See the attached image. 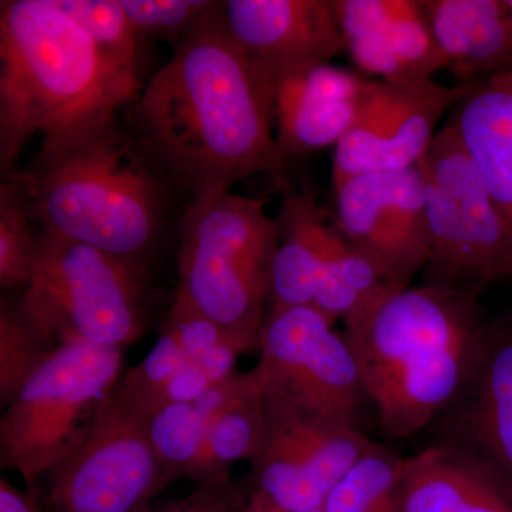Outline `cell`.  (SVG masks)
<instances>
[{
    "label": "cell",
    "mask_w": 512,
    "mask_h": 512,
    "mask_svg": "<svg viewBox=\"0 0 512 512\" xmlns=\"http://www.w3.org/2000/svg\"><path fill=\"white\" fill-rule=\"evenodd\" d=\"M55 348L32 325L18 305L3 303L0 309V404L12 402L23 383Z\"/></svg>",
    "instance_id": "cell-26"
},
{
    "label": "cell",
    "mask_w": 512,
    "mask_h": 512,
    "mask_svg": "<svg viewBox=\"0 0 512 512\" xmlns=\"http://www.w3.org/2000/svg\"><path fill=\"white\" fill-rule=\"evenodd\" d=\"M30 211L12 184L0 190V286L25 289L35 262L36 237L30 232Z\"/></svg>",
    "instance_id": "cell-27"
},
{
    "label": "cell",
    "mask_w": 512,
    "mask_h": 512,
    "mask_svg": "<svg viewBox=\"0 0 512 512\" xmlns=\"http://www.w3.org/2000/svg\"><path fill=\"white\" fill-rule=\"evenodd\" d=\"M424 6L458 84L512 67V0H424Z\"/></svg>",
    "instance_id": "cell-19"
},
{
    "label": "cell",
    "mask_w": 512,
    "mask_h": 512,
    "mask_svg": "<svg viewBox=\"0 0 512 512\" xmlns=\"http://www.w3.org/2000/svg\"><path fill=\"white\" fill-rule=\"evenodd\" d=\"M221 5L175 45L137 107L138 140L194 195L231 191L289 163L276 143L264 79L229 35Z\"/></svg>",
    "instance_id": "cell-1"
},
{
    "label": "cell",
    "mask_w": 512,
    "mask_h": 512,
    "mask_svg": "<svg viewBox=\"0 0 512 512\" xmlns=\"http://www.w3.org/2000/svg\"><path fill=\"white\" fill-rule=\"evenodd\" d=\"M345 52L376 80H427L447 69L424 0H332Z\"/></svg>",
    "instance_id": "cell-15"
},
{
    "label": "cell",
    "mask_w": 512,
    "mask_h": 512,
    "mask_svg": "<svg viewBox=\"0 0 512 512\" xmlns=\"http://www.w3.org/2000/svg\"><path fill=\"white\" fill-rule=\"evenodd\" d=\"M0 512H47L39 498L32 493H23L9 483L8 478H0Z\"/></svg>",
    "instance_id": "cell-30"
},
{
    "label": "cell",
    "mask_w": 512,
    "mask_h": 512,
    "mask_svg": "<svg viewBox=\"0 0 512 512\" xmlns=\"http://www.w3.org/2000/svg\"><path fill=\"white\" fill-rule=\"evenodd\" d=\"M400 507L402 512H512V493L477 458L433 444L406 458Z\"/></svg>",
    "instance_id": "cell-18"
},
{
    "label": "cell",
    "mask_w": 512,
    "mask_h": 512,
    "mask_svg": "<svg viewBox=\"0 0 512 512\" xmlns=\"http://www.w3.org/2000/svg\"><path fill=\"white\" fill-rule=\"evenodd\" d=\"M336 228L377 266L393 289L407 288L427 259L403 238L387 210L384 173L355 175L333 185Z\"/></svg>",
    "instance_id": "cell-21"
},
{
    "label": "cell",
    "mask_w": 512,
    "mask_h": 512,
    "mask_svg": "<svg viewBox=\"0 0 512 512\" xmlns=\"http://www.w3.org/2000/svg\"><path fill=\"white\" fill-rule=\"evenodd\" d=\"M406 458L375 444L330 491L322 512H402Z\"/></svg>",
    "instance_id": "cell-23"
},
{
    "label": "cell",
    "mask_w": 512,
    "mask_h": 512,
    "mask_svg": "<svg viewBox=\"0 0 512 512\" xmlns=\"http://www.w3.org/2000/svg\"><path fill=\"white\" fill-rule=\"evenodd\" d=\"M123 366L124 349L89 342L60 346L5 407L0 463L18 471L29 493L82 443Z\"/></svg>",
    "instance_id": "cell-7"
},
{
    "label": "cell",
    "mask_w": 512,
    "mask_h": 512,
    "mask_svg": "<svg viewBox=\"0 0 512 512\" xmlns=\"http://www.w3.org/2000/svg\"><path fill=\"white\" fill-rule=\"evenodd\" d=\"M86 32L111 62L138 76L140 33L128 18L121 0H52Z\"/></svg>",
    "instance_id": "cell-24"
},
{
    "label": "cell",
    "mask_w": 512,
    "mask_h": 512,
    "mask_svg": "<svg viewBox=\"0 0 512 512\" xmlns=\"http://www.w3.org/2000/svg\"><path fill=\"white\" fill-rule=\"evenodd\" d=\"M265 204L231 191L194 195L181 221L174 305L259 339L279 242Z\"/></svg>",
    "instance_id": "cell-5"
},
{
    "label": "cell",
    "mask_w": 512,
    "mask_h": 512,
    "mask_svg": "<svg viewBox=\"0 0 512 512\" xmlns=\"http://www.w3.org/2000/svg\"><path fill=\"white\" fill-rule=\"evenodd\" d=\"M433 424L436 444L477 458L512 493V315L487 323L466 387Z\"/></svg>",
    "instance_id": "cell-13"
},
{
    "label": "cell",
    "mask_w": 512,
    "mask_h": 512,
    "mask_svg": "<svg viewBox=\"0 0 512 512\" xmlns=\"http://www.w3.org/2000/svg\"><path fill=\"white\" fill-rule=\"evenodd\" d=\"M248 503L237 485L229 481L215 487H195L192 493L144 512H241Z\"/></svg>",
    "instance_id": "cell-29"
},
{
    "label": "cell",
    "mask_w": 512,
    "mask_h": 512,
    "mask_svg": "<svg viewBox=\"0 0 512 512\" xmlns=\"http://www.w3.org/2000/svg\"><path fill=\"white\" fill-rule=\"evenodd\" d=\"M16 305L52 348L89 342L124 349L146 329L143 262L43 231Z\"/></svg>",
    "instance_id": "cell-6"
},
{
    "label": "cell",
    "mask_w": 512,
    "mask_h": 512,
    "mask_svg": "<svg viewBox=\"0 0 512 512\" xmlns=\"http://www.w3.org/2000/svg\"><path fill=\"white\" fill-rule=\"evenodd\" d=\"M330 222L309 195H286L276 218L279 242L272 261V306L313 308Z\"/></svg>",
    "instance_id": "cell-22"
},
{
    "label": "cell",
    "mask_w": 512,
    "mask_h": 512,
    "mask_svg": "<svg viewBox=\"0 0 512 512\" xmlns=\"http://www.w3.org/2000/svg\"><path fill=\"white\" fill-rule=\"evenodd\" d=\"M448 123L512 224V67L468 84Z\"/></svg>",
    "instance_id": "cell-20"
},
{
    "label": "cell",
    "mask_w": 512,
    "mask_h": 512,
    "mask_svg": "<svg viewBox=\"0 0 512 512\" xmlns=\"http://www.w3.org/2000/svg\"><path fill=\"white\" fill-rule=\"evenodd\" d=\"M336 325L311 306H272L255 369L268 399L360 429L369 399L348 339Z\"/></svg>",
    "instance_id": "cell-10"
},
{
    "label": "cell",
    "mask_w": 512,
    "mask_h": 512,
    "mask_svg": "<svg viewBox=\"0 0 512 512\" xmlns=\"http://www.w3.org/2000/svg\"><path fill=\"white\" fill-rule=\"evenodd\" d=\"M468 84L434 79H370L355 126L335 147L333 185L367 173L419 165L439 133L440 121L467 93Z\"/></svg>",
    "instance_id": "cell-12"
},
{
    "label": "cell",
    "mask_w": 512,
    "mask_h": 512,
    "mask_svg": "<svg viewBox=\"0 0 512 512\" xmlns=\"http://www.w3.org/2000/svg\"><path fill=\"white\" fill-rule=\"evenodd\" d=\"M485 328L476 293L429 284L387 293L345 326L387 437L419 433L456 402L477 365Z\"/></svg>",
    "instance_id": "cell-2"
},
{
    "label": "cell",
    "mask_w": 512,
    "mask_h": 512,
    "mask_svg": "<svg viewBox=\"0 0 512 512\" xmlns=\"http://www.w3.org/2000/svg\"><path fill=\"white\" fill-rule=\"evenodd\" d=\"M419 167L430 244L424 284L478 295L512 278V224L448 121Z\"/></svg>",
    "instance_id": "cell-8"
},
{
    "label": "cell",
    "mask_w": 512,
    "mask_h": 512,
    "mask_svg": "<svg viewBox=\"0 0 512 512\" xmlns=\"http://www.w3.org/2000/svg\"><path fill=\"white\" fill-rule=\"evenodd\" d=\"M204 407L192 402L168 404L148 419L151 443L175 480L190 478L200 453Z\"/></svg>",
    "instance_id": "cell-25"
},
{
    "label": "cell",
    "mask_w": 512,
    "mask_h": 512,
    "mask_svg": "<svg viewBox=\"0 0 512 512\" xmlns=\"http://www.w3.org/2000/svg\"><path fill=\"white\" fill-rule=\"evenodd\" d=\"M221 9L229 35L264 80L345 52L332 0H228Z\"/></svg>",
    "instance_id": "cell-14"
},
{
    "label": "cell",
    "mask_w": 512,
    "mask_h": 512,
    "mask_svg": "<svg viewBox=\"0 0 512 512\" xmlns=\"http://www.w3.org/2000/svg\"><path fill=\"white\" fill-rule=\"evenodd\" d=\"M200 400L204 424L190 480L195 487H215L232 481V466L242 460L251 463L261 447L266 423L264 386L254 367L212 387Z\"/></svg>",
    "instance_id": "cell-17"
},
{
    "label": "cell",
    "mask_w": 512,
    "mask_h": 512,
    "mask_svg": "<svg viewBox=\"0 0 512 512\" xmlns=\"http://www.w3.org/2000/svg\"><path fill=\"white\" fill-rule=\"evenodd\" d=\"M138 76L120 69L52 0L0 3V165L42 143L117 116Z\"/></svg>",
    "instance_id": "cell-4"
},
{
    "label": "cell",
    "mask_w": 512,
    "mask_h": 512,
    "mask_svg": "<svg viewBox=\"0 0 512 512\" xmlns=\"http://www.w3.org/2000/svg\"><path fill=\"white\" fill-rule=\"evenodd\" d=\"M40 483L47 512H144L174 478L151 443L148 417L117 383L82 443Z\"/></svg>",
    "instance_id": "cell-9"
},
{
    "label": "cell",
    "mask_w": 512,
    "mask_h": 512,
    "mask_svg": "<svg viewBox=\"0 0 512 512\" xmlns=\"http://www.w3.org/2000/svg\"><path fill=\"white\" fill-rule=\"evenodd\" d=\"M264 82L276 143L289 161L338 146L359 119L370 79L333 63H319Z\"/></svg>",
    "instance_id": "cell-16"
},
{
    "label": "cell",
    "mask_w": 512,
    "mask_h": 512,
    "mask_svg": "<svg viewBox=\"0 0 512 512\" xmlns=\"http://www.w3.org/2000/svg\"><path fill=\"white\" fill-rule=\"evenodd\" d=\"M265 409L264 439L251 460V487L272 510H322L330 491L376 444L356 427L278 400L265 397Z\"/></svg>",
    "instance_id": "cell-11"
},
{
    "label": "cell",
    "mask_w": 512,
    "mask_h": 512,
    "mask_svg": "<svg viewBox=\"0 0 512 512\" xmlns=\"http://www.w3.org/2000/svg\"><path fill=\"white\" fill-rule=\"evenodd\" d=\"M121 3L140 36L165 37L175 45L218 5L207 0H121Z\"/></svg>",
    "instance_id": "cell-28"
},
{
    "label": "cell",
    "mask_w": 512,
    "mask_h": 512,
    "mask_svg": "<svg viewBox=\"0 0 512 512\" xmlns=\"http://www.w3.org/2000/svg\"><path fill=\"white\" fill-rule=\"evenodd\" d=\"M161 171L113 116L42 143L5 177L45 231L143 262L160 231Z\"/></svg>",
    "instance_id": "cell-3"
}]
</instances>
